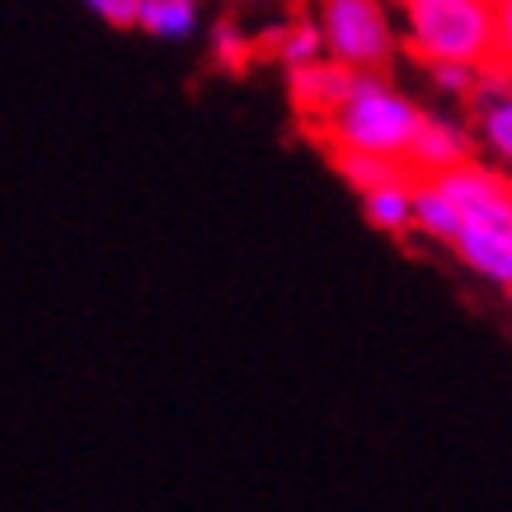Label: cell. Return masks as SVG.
Masks as SVG:
<instances>
[{"instance_id": "1", "label": "cell", "mask_w": 512, "mask_h": 512, "mask_svg": "<svg viewBox=\"0 0 512 512\" xmlns=\"http://www.w3.org/2000/svg\"><path fill=\"white\" fill-rule=\"evenodd\" d=\"M423 113L395 94L390 85L372 80L367 71H357L353 90L334 113H325L320 123H306L315 137L325 141V151H367V156H386V160H404L414 127Z\"/></svg>"}, {"instance_id": "2", "label": "cell", "mask_w": 512, "mask_h": 512, "mask_svg": "<svg viewBox=\"0 0 512 512\" xmlns=\"http://www.w3.org/2000/svg\"><path fill=\"white\" fill-rule=\"evenodd\" d=\"M404 24L428 66L489 71L494 62V0H404Z\"/></svg>"}, {"instance_id": "3", "label": "cell", "mask_w": 512, "mask_h": 512, "mask_svg": "<svg viewBox=\"0 0 512 512\" xmlns=\"http://www.w3.org/2000/svg\"><path fill=\"white\" fill-rule=\"evenodd\" d=\"M320 38L329 57L353 71H381L395 52L381 0H320Z\"/></svg>"}, {"instance_id": "4", "label": "cell", "mask_w": 512, "mask_h": 512, "mask_svg": "<svg viewBox=\"0 0 512 512\" xmlns=\"http://www.w3.org/2000/svg\"><path fill=\"white\" fill-rule=\"evenodd\" d=\"M451 245L461 249L475 273L494 278L508 287L512 282V212H494V217H466L451 235Z\"/></svg>"}, {"instance_id": "5", "label": "cell", "mask_w": 512, "mask_h": 512, "mask_svg": "<svg viewBox=\"0 0 512 512\" xmlns=\"http://www.w3.org/2000/svg\"><path fill=\"white\" fill-rule=\"evenodd\" d=\"M353 80H357V71L353 66H343V62H301V66H292V104H296V113L306 118V123H320L325 113H334L348 99V90H353Z\"/></svg>"}, {"instance_id": "6", "label": "cell", "mask_w": 512, "mask_h": 512, "mask_svg": "<svg viewBox=\"0 0 512 512\" xmlns=\"http://www.w3.org/2000/svg\"><path fill=\"white\" fill-rule=\"evenodd\" d=\"M470 160V141L456 123H442V118H419L414 127V141L404 151V165L414 179H428V174H442L451 165Z\"/></svg>"}, {"instance_id": "7", "label": "cell", "mask_w": 512, "mask_h": 512, "mask_svg": "<svg viewBox=\"0 0 512 512\" xmlns=\"http://www.w3.org/2000/svg\"><path fill=\"white\" fill-rule=\"evenodd\" d=\"M362 207H367V221L381 226V231H404L414 226V179H386L362 193Z\"/></svg>"}, {"instance_id": "8", "label": "cell", "mask_w": 512, "mask_h": 512, "mask_svg": "<svg viewBox=\"0 0 512 512\" xmlns=\"http://www.w3.org/2000/svg\"><path fill=\"white\" fill-rule=\"evenodd\" d=\"M489 80H494V90H484L480 99V132L489 151L512 165V80L498 71H489Z\"/></svg>"}, {"instance_id": "9", "label": "cell", "mask_w": 512, "mask_h": 512, "mask_svg": "<svg viewBox=\"0 0 512 512\" xmlns=\"http://www.w3.org/2000/svg\"><path fill=\"white\" fill-rule=\"evenodd\" d=\"M414 226L428 231L433 240H451L456 226H461V212L456 202L437 188V179H414Z\"/></svg>"}, {"instance_id": "10", "label": "cell", "mask_w": 512, "mask_h": 512, "mask_svg": "<svg viewBox=\"0 0 512 512\" xmlns=\"http://www.w3.org/2000/svg\"><path fill=\"white\" fill-rule=\"evenodd\" d=\"M268 57H278V62L287 66H301V62H315L320 57V47H325V38H320V24H311V19H292V24H282L278 33H268L264 43Z\"/></svg>"}, {"instance_id": "11", "label": "cell", "mask_w": 512, "mask_h": 512, "mask_svg": "<svg viewBox=\"0 0 512 512\" xmlns=\"http://www.w3.org/2000/svg\"><path fill=\"white\" fill-rule=\"evenodd\" d=\"M137 24L156 38H188L198 24V5L193 0H141Z\"/></svg>"}, {"instance_id": "12", "label": "cell", "mask_w": 512, "mask_h": 512, "mask_svg": "<svg viewBox=\"0 0 512 512\" xmlns=\"http://www.w3.org/2000/svg\"><path fill=\"white\" fill-rule=\"evenodd\" d=\"M489 71L512 80V0H494V62Z\"/></svg>"}, {"instance_id": "13", "label": "cell", "mask_w": 512, "mask_h": 512, "mask_svg": "<svg viewBox=\"0 0 512 512\" xmlns=\"http://www.w3.org/2000/svg\"><path fill=\"white\" fill-rule=\"evenodd\" d=\"M212 47H217V62L226 66V71H240V66H245L249 57L259 52V47H254V38H240L231 24H221L217 38H212Z\"/></svg>"}, {"instance_id": "14", "label": "cell", "mask_w": 512, "mask_h": 512, "mask_svg": "<svg viewBox=\"0 0 512 512\" xmlns=\"http://www.w3.org/2000/svg\"><path fill=\"white\" fill-rule=\"evenodd\" d=\"M94 15L104 19V24H113V29H127V24H137V10L141 0H85Z\"/></svg>"}, {"instance_id": "15", "label": "cell", "mask_w": 512, "mask_h": 512, "mask_svg": "<svg viewBox=\"0 0 512 512\" xmlns=\"http://www.w3.org/2000/svg\"><path fill=\"white\" fill-rule=\"evenodd\" d=\"M508 287H512V282H508Z\"/></svg>"}]
</instances>
